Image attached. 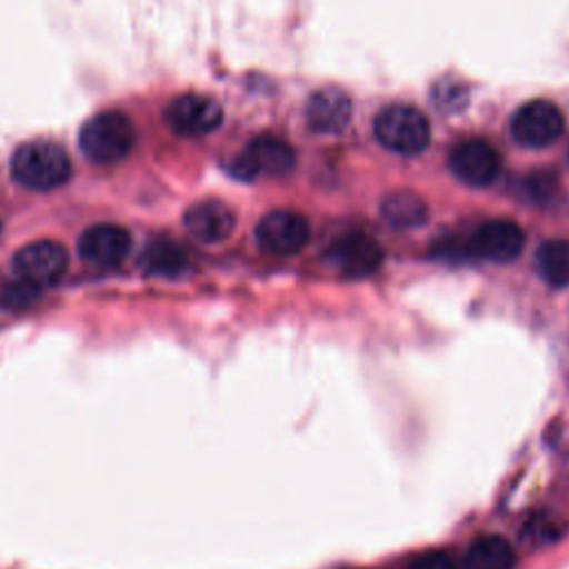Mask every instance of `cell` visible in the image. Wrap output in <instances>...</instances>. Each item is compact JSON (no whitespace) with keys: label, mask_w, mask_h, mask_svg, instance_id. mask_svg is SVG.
<instances>
[{"label":"cell","mask_w":569,"mask_h":569,"mask_svg":"<svg viewBox=\"0 0 569 569\" xmlns=\"http://www.w3.org/2000/svg\"><path fill=\"white\" fill-rule=\"evenodd\" d=\"M11 176L27 189L49 191L69 180L71 162L60 144L51 140H31L13 151Z\"/></svg>","instance_id":"cell-1"},{"label":"cell","mask_w":569,"mask_h":569,"mask_svg":"<svg viewBox=\"0 0 569 569\" xmlns=\"http://www.w3.org/2000/svg\"><path fill=\"white\" fill-rule=\"evenodd\" d=\"M78 142L89 160L111 164L131 151L136 142V127L120 111H100L82 124Z\"/></svg>","instance_id":"cell-2"},{"label":"cell","mask_w":569,"mask_h":569,"mask_svg":"<svg viewBox=\"0 0 569 569\" xmlns=\"http://www.w3.org/2000/svg\"><path fill=\"white\" fill-rule=\"evenodd\" d=\"M373 133L382 147L413 156L429 144L427 118L409 104H389L373 120Z\"/></svg>","instance_id":"cell-3"},{"label":"cell","mask_w":569,"mask_h":569,"mask_svg":"<svg viewBox=\"0 0 569 569\" xmlns=\"http://www.w3.org/2000/svg\"><path fill=\"white\" fill-rule=\"evenodd\" d=\"M293 164L296 153L284 140L276 136H258L244 147L242 153H238L229 171L242 180H251L260 173L284 176L293 169Z\"/></svg>","instance_id":"cell-4"},{"label":"cell","mask_w":569,"mask_h":569,"mask_svg":"<svg viewBox=\"0 0 569 569\" xmlns=\"http://www.w3.org/2000/svg\"><path fill=\"white\" fill-rule=\"evenodd\" d=\"M69 264V253L60 242L36 240L24 244L13 256V271L31 287L53 284L62 278Z\"/></svg>","instance_id":"cell-5"},{"label":"cell","mask_w":569,"mask_h":569,"mask_svg":"<svg viewBox=\"0 0 569 569\" xmlns=\"http://www.w3.org/2000/svg\"><path fill=\"white\" fill-rule=\"evenodd\" d=\"M565 129L562 111L542 98L529 100L511 118V136L525 147H547Z\"/></svg>","instance_id":"cell-6"},{"label":"cell","mask_w":569,"mask_h":569,"mask_svg":"<svg viewBox=\"0 0 569 569\" xmlns=\"http://www.w3.org/2000/svg\"><path fill=\"white\" fill-rule=\"evenodd\" d=\"M167 124L180 136H207L222 122L220 104L202 93H184L173 98L164 109Z\"/></svg>","instance_id":"cell-7"},{"label":"cell","mask_w":569,"mask_h":569,"mask_svg":"<svg viewBox=\"0 0 569 569\" xmlns=\"http://www.w3.org/2000/svg\"><path fill=\"white\" fill-rule=\"evenodd\" d=\"M325 260L340 276L362 278L380 267L382 249L365 233H347L327 249Z\"/></svg>","instance_id":"cell-8"},{"label":"cell","mask_w":569,"mask_h":569,"mask_svg":"<svg viewBox=\"0 0 569 569\" xmlns=\"http://www.w3.org/2000/svg\"><path fill=\"white\" fill-rule=\"evenodd\" d=\"M256 238L262 251L273 256H287L305 247L309 238V224L300 213L289 209H278L267 213L258 222Z\"/></svg>","instance_id":"cell-9"},{"label":"cell","mask_w":569,"mask_h":569,"mask_svg":"<svg viewBox=\"0 0 569 569\" xmlns=\"http://www.w3.org/2000/svg\"><path fill=\"white\" fill-rule=\"evenodd\" d=\"M449 167L465 184L487 187L500 173V156L485 140H465L451 149Z\"/></svg>","instance_id":"cell-10"},{"label":"cell","mask_w":569,"mask_h":569,"mask_svg":"<svg viewBox=\"0 0 569 569\" xmlns=\"http://www.w3.org/2000/svg\"><path fill=\"white\" fill-rule=\"evenodd\" d=\"M131 249V236L124 227L100 222L82 231L78 238V251L82 260L96 267H116L120 264Z\"/></svg>","instance_id":"cell-11"},{"label":"cell","mask_w":569,"mask_h":569,"mask_svg":"<svg viewBox=\"0 0 569 569\" xmlns=\"http://www.w3.org/2000/svg\"><path fill=\"white\" fill-rule=\"evenodd\" d=\"M525 244V233L513 220L482 222L471 238V251L489 262L513 260Z\"/></svg>","instance_id":"cell-12"},{"label":"cell","mask_w":569,"mask_h":569,"mask_svg":"<svg viewBox=\"0 0 569 569\" xmlns=\"http://www.w3.org/2000/svg\"><path fill=\"white\" fill-rule=\"evenodd\" d=\"M233 227H236V216L220 200H200L191 204L184 213V229L204 244L227 240Z\"/></svg>","instance_id":"cell-13"},{"label":"cell","mask_w":569,"mask_h":569,"mask_svg":"<svg viewBox=\"0 0 569 569\" xmlns=\"http://www.w3.org/2000/svg\"><path fill=\"white\" fill-rule=\"evenodd\" d=\"M351 120V98L338 87H322L307 102V122L316 133H340Z\"/></svg>","instance_id":"cell-14"},{"label":"cell","mask_w":569,"mask_h":569,"mask_svg":"<svg viewBox=\"0 0 569 569\" xmlns=\"http://www.w3.org/2000/svg\"><path fill=\"white\" fill-rule=\"evenodd\" d=\"M516 551L500 536L476 538L465 553V569H513Z\"/></svg>","instance_id":"cell-15"},{"label":"cell","mask_w":569,"mask_h":569,"mask_svg":"<svg viewBox=\"0 0 569 569\" xmlns=\"http://www.w3.org/2000/svg\"><path fill=\"white\" fill-rule=\"evenodd\" d=\"M385 220L398 229H411L427 220V204L413 191H393L380 207Z\"/></svg>","instance_id":"cell-16"},{"label":"cell","mask_w":569,"mask_h":569,"mask_svg":"<svg viewBox=\"0 0 569 569\" xmlns=\"http://www.w3.org/2000/svg\"><path fill=\"white\" fill-rule=\"evenodd\" d=\"M538 273L553 287L569 284V240H547L536 251Z\"/></svg>","instance_id":"cell-17"},{"label":"cell","mask_w":569,"mask_h":569,"mask_svg":"<svg viewBox=\"0 0 569 569\" xmlns=\"http://www.w3.org/2000/svg\"><path fill=\"white\" fill-rule=\"evenodd\" d=\"M187 264H189L187 253L169 240L151 244L144 258V269L160 278H176L187 269Z\"/></svg>","instance_id":"cell-18"},{"label":"cell","mask_w":569,"mask_h":569,"mask_svg":"<svg viewBox=\"0 0 569 569\" xmlns=\"http://www.w3.org/2000/svg\"><path fill=\"white\" fill-rule=\"evenodd\" d=\"M565 529H567V525L562 522V518H558L553 513H536L522 525L520 540L536 549L549 547L565 536Z\"/></svg>","instance_id":"cell-19"},{"label":"cell","mask_w":569,"mask_h":569,"mask_svg":"<svg viewBox=\"0 0 569 569\" xmlns=\"http://www.w3.org/2000/svg\"><path fill=\"white\" fill-rule=\"evenodd\" d=\"M433 102H438V107L445 111H458L467 102V91L458 82H440L433 87Z\"/></svg>","instance_id":"cell-20"},{"label":"cell","mask_w":569,"mask_h":569,"mask_svg":"<svg viewBox=\"0 0 569 569\" xmlns=\"http://www.w3.org/2000/svg\"><path fill=\"white\" fill-rule=\"evenodd\" d=\"M405 569H458L456 560L451 553L442 551V549H433V551H425L416 558H411Z\"/></svg>","instance_id":"cell-21"},{"label":"cell","mask_w":569,"mask_h":569,"mask_svg":"<svg viewBox=\"0 0 569 569\" xmlns=\"http://www.w3.org/2000/svg\"><path fill=\"white\" fill-rule=\"evenodd\" d=\"M0 231H2V222H0Z\"/></svg>","instance_id":"cell-22"}]
</instances>
